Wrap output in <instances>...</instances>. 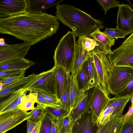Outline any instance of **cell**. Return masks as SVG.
<instances>
[{
    "instance_id": "e575fe53",
    "label": "cell",
    "mask_w": 133,
    "mask_h": 133,
    "mask_svg": "<svg viewBox=\"0 0 133 133\" xmlns=\"http://www.w3.org/2000/svg\"><path fill=\"white\" fill-rule=\"evenodd\" d=\"M103 32L109 37L115 39L125 38L126 36L124 32L116 28H105Z\"/></svg>"
},
{
    "instance_id": "8fae6325",
    "label": "cell",
    "mask_w": 133,
    "mask_h": 133,
    "mask_svg": "<svg viewBox=\"0 0 133 133\" xmlns=\"http://www.w3.org/2000/svg\"><path fill=\"white\" fill-rule=\"evenodd\" d=\"M31 45L23 43L0 47V63L15 59L24 58Z\"/></svg>"
},
{
    "instance_id": "9c48e42d",
    "label": "cell",
    "mask_w": 133,
    "mask_h": 133,
    "mask_svg": "<svg viewBox=\"0 0 133 133\" xmlns=\"http://www.w3.org/2000/svg\"><path fill=\"white\" fill-rule=\"evenodd\" d=\"M90 53L93 58L99 83L108 93L107 89V81L108 74L112 66L110 60L108 55L105 54L95 51Z\"/></svg>"
},
{
    "instance_id": "f35d334b",
    "label": "cell",
    "mask_w": 133,
    "mask_h": 133,
    "mask_svg": "<svg viewBox=\"0 0 133 133\" xmlns=\"http://www.w3.org/2000/svg\"><path fill=\"white\" fill-rule=\"evenodd\" d=\"M122 115L116 114L112 115L109 121L104 125H101L97 133H107L111 126L116 118Z\"/></svg>"
},
{
    "instance_id": "6da1fadb",
    "label": "cell",
    "mask_w": 133,
    "mask_h": 133,
    "mask_svg": "<svg viewBox=\"0 0 133 133\" xmlns=\"http://www.w3.org/2000/svg\"><path fill=\"white\" fill-rule=\"evenodd\" d=\"M59 24L56 16L28 11L0 18V33L10 35L31 45L55 34Z\"/></svg>"
},
{
    "instance_id": "ac0fdd59",
    "label": "cell",
    "mask_w": 133,
    "mask_h": 133,
    "mask_svg": "<svg viewBox=\"0 0 133 133\" xmlns=\"http://www.w3.org/2000/svg\"><path fill=\"white\" fill-rule=\"evenodd\" d=\"M55 73L57 84V95L60 99L65 86L70 71L59 66H54Z\"/></svg>"
},
{
    "instance_id": "b9f144b4",
    "label": "cell",
    "mask_w": 133,
    "mask_h": 133,
    "mask_svg": "<svg viewBox=\"0 0 133 133\" xmlns=\"http://www.w3.org/2000/svg\"><path fill=\"white\" fill-rule=\"evenodd\" d=\"M26 133H30L37 125L38 122L29 119H27Z\"/></svg>"
},
{
    "instance_id": "681fc988",
    "label": "cell",
    "mask_w": 133,
    "mask_h": 133,
    "mask_svg": "<svg viewBox=\"0 0 133 133\" xmlns=\"http://www.w3.org/2000/svg\"><path fill=\"white\" fill-rule=\"evenodd\" d=\"M69 133H70V132H69Z\"/></svg>"
},
{
    "instance_id": "bcb514c9",
    "label": "cell",
    "mask_w": 133,
    "mask_h": 133,
    "mask_svg": "<svg viewBox=\"0 0 133 133\" xmlns=\"http://www.w3.org/2000/svg\"><path fill=\"white\" fill-rule=\"evenodd\" d=\"M42 120L40 121L37 123L33 130L30 133H39L41 124Z\"/></svg>"
},
{
    "instance_id": "d590c367",
    "label": "cell",
    "mask_w": 133,
    "mask_h": 133,
    "mask_svg": "<svg viewBox=\"0 0 133 133\" xmlns=\"http://www.w3.org/2000/svg\"><path fill=\"white\" fill-rule=\"evenodd\" d=\"M132 94H133V75L127 84L121 89L116 95V97H123Z\"/></svg>"
},
{
    "instance_id": "9a60e30c",
    "label": "cell",
    "mask_w": 133,
    "mask_h": 133,
    "mask_svg": "<svg viewBox=\"0 0 133 133\" xmlns=\"http://www.w3.org/2000/svg\"><path fill=\"white\" fill-rule=\"evenodd\" d=\"M38 75V74H32L13 83L3 86L0 90V98L21 89H25Z\"/></svg>"
},
{
    "instance_id": "4dcf8cb0",
    "label": "cell",
    "mask_w": 133,
    "mask_h": 133,
    "mask_svg": "<svg viewBox=\"0 0 133 133\" xmlns=\"http://www.w3.org/2000/svg\"><path fill=\"white\" fill-rule=\"evenodd\" d=\"M30 92L39 93L46 100L49 102L58 106L63 107V104L61 101L58 98L57 95L49 94L41 90L37 89L33 90L30 91Z\"/></svg>"
},
{
    "instance_id": "ab89813d",
    "label": "cell",
    "mask_w": 133,
    "mask_h": 133,
    "mask_svg": "<svg viewBox=\"0 0 133 133\" xmlns=\"http://www.w3.org/2000/svg\"><path fill=\"white\" fill-rule=\"evenodd\" d=\"M121 133H133V115L125 122Z\"/></svg>"
},
{
    "instance_id": "7402d4cb",
    "label": "cell",
    "mask_w": 133,
    "mask_h": 133,
    "mask_svg": "<svg viewBox=\"0 0 133 133\" xmlns=\"http://www.w3.org/2000/svg\"><path fill=\"white\" fill-rule=\"evenodd\" d=\"M133 95V94H132L125 96L116 98L115 97L110 98L107 107H113L114 111L113 115L116 114L122 115L125 105Z\"/></svg>"
},
{
    "instance_id": "ee69618b",
    "label": "cell",
    "mask_w": 133,
    "mask_h": 133,
    "mask_svg": "<svg viewBox=\"0 0 133 133\" xmlns=\"http://www.w3.org/2000/svg\"><path fill=\"white\" fill-rule=\"evenodd\" d=\"M133 115V106L131 105L129 108L127 113L124 115V122L127 121L129 118Z\"/></svg>"
},
{
    "instance_id": "7a4b0ae2",
    "label": "cell",
    "mask_w": 133,
    "mask_h": 133,
    "mask_svg": "<svg viewBox=\"0 0 133 133\" xmlns=\"http://www.w3.org/2000/svg\"><path fill=\"white\" fill-rule=\"evenodd\" d=\"M56 16L64 25L72 30L76 36H89L97 29L104 28L103 22L72 5H56Z\"/></svg>"
},
{
    "instance_id": "cb8c5ba5",
    "label": "cell",
    "mask_w": 133,
    "mask_h": 133,
    "mask_svg": "<svg viewBox=\"0 0 133 133\" xmlns=\"http://www.w3.org/2000/svg\"><path fill=\"white\" fill-rule=\"evenodd\" d=\"M87 59L84 62L76 77L78 87L81 89L85 91L90 89V77L88 68Z\"/></svg>"
},
{
    "instance_id": "f546056e",
    "label": "cell",
    "mask_w": 133,
    "mask_h": 133,
    "mask_svg": "<svg viewBox=\"0 0 133 133\" xmlns=\"http://www.w3.org/2000/svg\"><path fill=\"white\" fill-rule=\"evenodd\" d=\"M46 115L45 108L37 104L35 109L30 112L28 119L38 122Z\"/></svg>"
},
{
    "instance_id": "1f68e13d",
    "label": "cell",
    "mask_w": 133,
    "mask_h": 133,
    "mask_svg": "<svg viewBox=\"0 0 133 133\" xmlns=\"http://www.w3.org/2000/svg\"><path fill=\"white\" fill-rule=\"evenodd\" d=\"M124 123V115L119 116L114 121L107 133H121Z\"/></svg>"
},
{
    "instance_id": "c3c4849f",
    "label": "cell",
    "mask_w": 133,
    "mask_h": 133,
    "mask_svg": "<svg viewBox=\"0 0 133 133\" xmlns=\"http://www.w3.org/2000/svg\"><path fill=\"white\" fill-rule=\"evenodd\" d=\"M131 99L132 103V105L133 106V95L132 96Z\"/></svg>"
},
{
    "instance_id": "f1b7e54d",
    "label": "cell",
    "mask_w": 133,
    "mask_h": 133,
    "mask_svg": "<svg viewBox=\"0 0 133 133\" xmlns=\"http://www.w3.org/2000/svg\"><path fill=\"white\" fill-rule=\"evenodd\" d=\"M71 83V74L69 76L64 91L60 99L63 105V107L66 110L70 111V94Z\"/></svg>"
},
{
    "instance_id": "ffe728a7",
    "label": "cell",
    "mask_w": 133,
    "mask_h": 133,
    "mask_svg": "<svg viewBox=\"0 0 133 133\" xmlns=\"http://www.w3.org/2000/svg\"><path fill=\"white\" fill-rule=\"evenodd\" d=\"M94 88H91L86 91L84 98L70 112L73 122L90 107L91 99Z\"/></svg>"
},
{
    "instance_id": "30bf717a",
    "label": "cell",
    "mask_w": 133,
    "mask_h": 133,
    "mask_svg": "<svg viewBox=\"0 0 133 133\" xmlns=\"http://www.w3.org/2000/svg\"><path fill=\"white\" fill-rule=\"evenodd\" d=\"M110 99L108 94L100 84L97 85L94 87L90 107L96 122L99 116L107 106Z\"/></svg>"
},
{
    "instance_id": "277c9868",
    "label": "cell",
    "mask_w": 133,
    "mask_h": 133,
    "mask_svg": "<svg viewBox=\"0 0 133 133\" xmlns=\"http://www.w3.org/2000/svg\"><path fill=\"white\" fill-rule=\"evenodd\" d=\"M133 75V68L126 66L112 65L107 81L108 94L116 95L127 84Z\"/></svg>"
},
{
    "instance_id": "3957f363",
    "label": "cell",
    "mask_w": 133,
    "mask_h": 133,
    "mask_svg": "<svg viewBox=\"0 0 133 133\" xmlns=\"http://www.w3.org/2000/svg\"><path fill=\"white\" fill-rule=\"evenodd\" d=\"M76 37L72 31H69L59 41L53 56L54 66H60L71 71L76 50Z\"/></svg>"
},
{
    "instance_id": "5bb4252c",
    "label": "cell",
    "mask_w": 133,
    "mask_h": 133,
    "mask_svg": "<svg viewBox=\"0 0 133 133\" xmlns=\"http://www.w3.org/2000/svg\"><path fill=\"white\" fill-rule=\"evenodd\" d=\"M26 91L22 89L0 98V114L19 108L22 96Z\"/></svg>"
},
{
    "instance_id": "836d02e7",
    "label": "cell",
    "mask_w": 133,
    "mask_h": 133,
    "mask_svg": "<svg viewBox=\"0 0 133 133\" xmlns=\"http://www.w3.org/2000/svg\"><path fill=\"white\" fill-rule=\"evenodd\" d=\"M52 124L51 117L46 115L42 120L39 133H51Z\"/></svg>"
},
{
    "instance_id": "7bdbcfd3",
    "label": "cell",
    "mask_w": 133,
    "mask_h": 133,
    "mask_svg": "<svg viewBox=\"0 0 133 133\" xmlns=\"http://www.w3.org/2000/svg\"><path fill=\"white\" fill-rule=\"evenodd\" d=\"M51 118L52 124L51 133H58L57 120L54 119L52 117Z\"/></svg>"
},
{
    "instance_id": "83f0119b",
    "label": "cell",
    "mask_w": 133,
    "mask_h": 133,
    "mask_svg": "<svg viewBox=\"0 0 133 133\" xmlns=\"http://www.w3.org/2000/svg\"><path fill=\"white\" fill-rule=\"evenodd\" d=\"M46 115L50 116L56 120L68 114L70 111L66 110L63 107H47L45 108Z\"/></svg>"
},
{
    "instance_id": "d6a6232c",
    "label": "cell",
    "mask_w": 133,
    "mask_h": 133,
    "mask_svg": "<svg viewBox=\"0 0 133 133\" xmlns=\"http://www.w3.org/2000/svg\"><path fill=\"white\" fill-rule=\"evenodd\" d=\"M96 1L102 7L105 15L110 9L118 7L120 4L119 1L116 0H97Z\"/></svg>"
},
{
    "instance_id": "f6af8a7d",
    "label": "cell",
    "mask_w": 133,
    "mask_h": 133,
    "mask_svg": "<svg viewBox=\"0 0 133 133\" xmlns=\"http://www.w3.org/2000/svg\"><path fill=\"white\" fill-rule=\"evenodd\" d=\"M132 43H133V33L122 43V44H126Z\"/></svg>"
},
{
    "instance_id": "603a6c76",
    "label": "cell",
    "mask_w": 133,
    "mask_h": 133,
    "mask_svg": "<svg viewBox=\"0 0 133 133\" xmlns=\"http://www.w3.org/2000/svg\"><path fill=\"white\" fill-rule=\"evenodd\" d=\"M89 36L104 46L111 54L112 53L111 48L114 45L115 39L105 34L98 29L91 33Z\"/></svg>"
},
{
    "instance_id": "44dd1931",
    "label": "cell",
    "mask_w": 133,
    "mask_h": 133,
    "mask_svg": "<svg viewBox=\"0 0 133 133\" xmlns=\"http://www.w3.org/2000/svg\"><path fill=\"white\" fill-rule=\"evenodd\" d=\"M86 92L79 88L77 84L76 77L71 74V83L70 94V111L84 98Z\"/></svg>"
},
{
    "instance_id": "2e32d148",
    "label": "cell",
    "mask_w": 133,
    "mask_h": 133,
    "mask_svg": "<svg viewBox=\"0 0 133 133\" xmlns=\"http://www.w3.org/2000/svg\"><path fill=\"white\" fill-rule=\"evenodd\" d=\"M90 54V52L83 48L81 43L78 41L76 42L75 53L70 71L72 75L77 77Z\"/></svg>"
},
{
    "instance_id": "7dc6e473",
    "label": "cell",
    "mask_w": 133,
    "mask_h": 133,
    "mask_svg": "<svg viewBox=\"0 0 133 133\" xmlns=\"http://www.w3.org/2000/svg\"><path fill=\"white\" fill-rule=\"evenodd\" d=\"M9 44H7L5 42V40L3 38L0 39V47H4L7 46Z\"/></svg>"
},
{
    "instance_id": "7c38bea8",
    "label": "cell",
    "mask_w": 133,
    "mask_h": 133,
    "mask_svg": "<svg viewBox=\"0 0 133 133\" xmlns=\"http://www.w3.org/2000/svg\"><path fill=\"white\" fill-rule=\"evenodd\" d=\"M117 14L116 28L126 35L133 33V9L128 4H120Z\"/></svg>"
},
{
    "instance_id": "d6986e66",
    "label": "cell",
    "mask_w": 133,
    "mask_h": 133,
    "mask_svg": "<svg viewBox=\"0 0 133 133\" xmlns=\"http://www.w3.org/2000/svg\"><path fill=\"white\" fill-rule=\"evenodd\" d=\"M27 11L46 13V10L55 5L59 4L63 0H27Z\"/></svg>"
},
{
    "instance_id": "74e56055",
    "label": "cell",
    "mask_w": 133,
    "mask_h": 133,
    "mask_svg": "<svg viewBox=\"0 0 133 133\" xmlns=\"http://www.w3.org/2000/svg\"><path fill=\"white\" fill-rule=\"evenodd\" d=\"M26 70H10L0 71V79H3L25 73Z\"/></svg>"
},
{
    "instance_id": "60d3db41",
    "label": "cell",
    "mask_w": 133,
    "mask_h": 133,
    "mask_svg": "<svg viewBox=\"0 0 133 133\" xmlns=\"http://www.w3.org/2000/svg\"><path fill=\"white\" fill-rule=\"evenodd\" d=\"M37 93V101L36 103L37 104L44 108L47 107H59L49 102L46 100L43 96L41 95L39 93Z\"/></svg>"
},
{
    "instance_id": "4fadbf2b",
    "label": "cell",
    "mask_w": 133,
    "mask_h": 133,
    "mask_svg": "<svg viewBox=\"0 0 133 133\" xmlns=\"http://www.w3.org/2000/svg\"><path fill=\"white\" fill-rule=\"evenodd\" d=\"M27 0H2L0 1V18L9 17L27 11Z\"/></svg>"
},
{
    "instance_id": "e0dca14e",
    "label": "cell",
    "mask_w": 133,
    "mask_h": 133,
    "mask_svg": "<svg viewBox=\"0 0 133 133\" xmlns=\"http://www.w3.org/2000/svg\"><path fill=\"white\" fill-rule=\"evenodd\" d=\"M35 64L34 62L25 58L16 59L0 63V71L26 70Z\"/></svg>"
},
{
    "instance_id": "ba28073f",
    "label": "cell",
    "mask_w": 133,
    "mask_h": 133,
    "mask_svg": "<svg viewBox=\"0 0 133 133\" xmlns=\"http://www.w3.org/2000/svg\"><path fill=\"white\" fill-rule=\"evenodd\" d=\"M29 114L18 108L0 114V133H5L27 120Z\"/></svg>"
},
{
    "instance_id": "d4e9b609",
    "label": "cell",
    "mask_w": 133,
    "mask_h": 133,
    "mask_svg": "<svg viewBox=\"0 0 133 133\" xmlns=\"http://www.w3.org/2000/svg\"><path fill=\"white\" fill-rule=\"evenodd\" d=\"M27 92L22 95L19 107L20 109L25 112L34 109L35 104L37 101V93L30 92L29 94L26 95Z\"/></svg>"
},
{
    "instance_id": "5b68a950",
    "label": "cell",
    "mask_w": 133,
    "mask_h": 133,
    "mask_svg": "<svg viewBox=\"0 0 133 133\" xmlns=\"http://www.w3.org/2000/svg\"><path fill=\"white\" fill-rule=\"evenodd\" d=\"M25 89L27 91L37 89L57 95V81L54 67L38 74Z\"/></svg>"
},
{
    "instance_id": "484cf974",
    "label": "cell",
    "mask_w": 133,
    "mask_h": 133,
    "mask_svg": "<svg viewBox=\"0 0 133 133\" xmlns=\"http://www.w3.org/2000/svg\"><path fill=\"white\" fill-rule=\"evenodd\" d=\"M87 62L90 77L89 88L90 89L100 84L93 58L91 53L87 59Z\"/></svg>"
},
{
    "instance_id": "8d00e7d4",
    "label": "cell",
    "mask_w": 133,
    "mask_h": 133,
    "mask_svg": "<svg viewBox=\"0 0 133 133\" xmlns=\"http://www.w3.org/2000/svg\"><path fill=\"white\" fill-rule=\"evenodd\" d=\"M25 73L5 78L0 79V89L6 85L11 84L25 77Z\"/></svg>"
},
{
    "instance_id": "8992f818",
    "label": "cell",
    "mask_w": 133,
    "mask_h": 133,
    "mask_svg": "<svg viewBox=\"0 0 133 133\" xmlns=\"http://www.w3.org/2000/svg\"><path fill=\"white\" fill-rule=\"evenodd\" d=\"M101 125L95 119L90 107L73 122L71 133H97Z\"/></svg>"
},
{
    "instance_id": "52a82bcc",
    "label": "cell",
    "mask_w": 133,
    "mask_h": 133,
    "mask_svg": "<svg viewBox=\"0 0 133 133\" xmlns=\"http://www.w3.org/2000/svg\"><path fill=\"white\" fill-rule=\"evenodd\" d=\"M107 56L111 65L126 66L133 68V43L122 44Z\"/></svg>"
},
{
    "instance_id": "4316f807",
    "label": "cell",
    "mask_w": 133,
    "mask_h": 133,
    "mask_svg": "<svg viewBox=\"0 0 133 133\" xmlns=\"http://www.w3.org/2000/svg\"><path fill=\"white\" fill-rule=\"evenodd\" d=\"M58 133H69L71 132L73 123L70 112L57 120Z\"/></svg>"
}]
</instances>
